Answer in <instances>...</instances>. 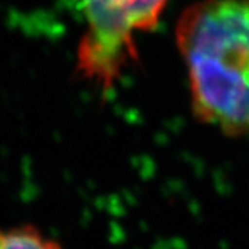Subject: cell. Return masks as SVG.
I'll use <instances>...</instances> for the list:
<instances>
[{"label":"cell","instance_id":"obj_3","mask_svg":"<svg viewBox=\"0 0 249 249\" xmlns=\"http://www.w3.org/2000/svg\"><path fill=\"white\" fill-rule=\"evenodd\" d=\"M0 249H67L32 223L0 226Z\"/></svg>","mask_w":249,"mask_h":249},{"label":"cell","instance_id":"obj_1","mask_svg":"<svg viewBox=\"0 0 249 249\" xmlns=\"http://www.w3.org/2000/svg\"><path fill=\"white\" fill-rule=\"evenodd\" d=\"M175 40L193 114L229 137H249V0H198Z\"/></svg>","mask_w":249,"mask_h":249},{"label":"cell","instance_id":"obj_2","mask_svg":"<svg viewBox=\"0 0 249 249\" xmlns=\"http://www.w3.org/2000/svg\"><path fill=\"white\" fill-rule=\"evenodd\" d=\"M172 0H80L85 31L76 49V72L103 93L133 62L136 39L158 27Z\"/></svg>","mask_w":249,"mask_h":249}]
</instances>
